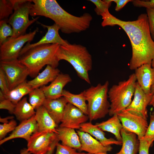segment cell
I'll list each match as a JSON object with an SVG mask.
<instances>
[{
    "label": "cell",
    "mask_w": 154,
    "mask_h": 154,
    "mask_svg": "<svg viewBox=\"0 0 154 154\" xmlns=\"http://www.w3.org/2000/svg\"><path fill=\"white\" fill-rule=\"evenodd\" d=\"M88 119V116L81 110L68 103L65 107L59 127L80 129L81 125Z\"/></svg>",
    "instance_id": "cell-13"
},
{
    "label": "cell",
    "mask_w": 154,
    "mask_h": 154,
    "mask_svg": "<svg viewBox=\"0 0 154 154\" xmlns=\"http://www.w3.org/2000/svg\"><path fill=\"white\" fill-rule=\"evenodd\" d=\"M33 89L26 80L5 95V98L16 105L25 95L29 94Z\"/></svg>",
    "instance_id": "cell-28"
},
{
    "label": "cell",
    "mask_w": 154,
    "mask_h": 154,
    "mask_svg": "<svg viewBox=\"0 0 154 154\" xmlns=\"http://www.w3.org/2000/svg\"><path fill=\"white\" fill-rule=\"evenodd\" d=\"M112 2H114L116 4L115 10L118 11L121 9L128 3L132 1L131 0H111Z\"/></svg>",
    "instance_id": "cell-41"
},
{
    "label": "cell",
    "mask_w": 154,
    "mask_h": 154,
    "mask_svg": "<svg viewBox=\"0 0 154 154\" xmlns=\"http://www.w3.org/2000/svg\"><path fill=\"white\" fill-rule=\"evenodd\" d=\"M144 138L153 143L154 141V111L150 114V122Z\"/></svg>",
    "instance_id": "cell-34"
},
{
    "label": "cell",
    "mask_w": 154,
    "mask_h": 154,
    "mask_svg": "<svg viewBox=\"0 0 154 154\" xmlns=\"http://www.w3.org/2000/svg\"><path fill=\"white\" fill-rule=\"evenodd\" d=\"M151 37L154 40V9L146 8Z\"/></svg>",
    "instance_id": "cell-38"
},
{
    "label": "cell",
    "mask_w": 154,
    "mask_h": 154,
    "mask_svg": "<svg viewBox=\"0 0 154 154\" xmlns=\"http://www.w3.org/2000/svg\"><path fill=\"white\" fill-rule=\"evenodd\" d=\"M60 72V70L57 68L47 65L44 69L33 79L27 81L28 84L33 90L41 88L53 81Z\"/></svg>",
    "instance_id": "cell-21"
},
{
    "label": "cell",
    "mask_w": 154,
    "mask_h": 154,
    "mask_svg": "<svg viewBox=\"0 0 154 154\" xmlns=\"http://www.w3.org/2000/svg\"><path fill=\"white\" fill-rule=\"evenodd\" d=\"M72 80L68 74L60 73L50 85L40 88L43 91L46 98L56 99L63 96L64 88Z\"/></svg>",
    "instance_id": "cell-17"
},
{
    "label": "cell",
    "mask_w": 154,
    "mask_h": 154,
    "mask_svg": "<svg viewBox=\"0 0 154 154\" xmlns=\"http://www.w3.org/2000/svg\"><path fill=\"white\" fill-rule=\"evenodd\" d=\"M153 93L152 92L146 94L136 82L133 100L126 109L134 114L147 119L148 117L147 107L151 102Z\"/></svg>",
    "instance_id": "cell-12"
},
{
    "label": "cell",
    "mask_w": 154,
    "mask_h": 154,
    "mask_svg": "<svg viewBox=\"0 0 154 154\" xmlns=\"http://www.w3.org/2000/svg\"><path fill=\"white\" fill-rule=\"evenodd\" d=\"M0 90L5 95L7 94L10 91L5 74L3 70L0 68Z\"/></svg>",
    "instance_id": "cell-37"
},
{
    "label": "cell",
    "mask_w": 154,
    "mask_h": 154,
    "mask_svg": "<svg viewBox=\"0 0 154 154\" xmlns=\"http://www.w3.org/2000/svg\"><path fill=\"white\" fill-rule=\"evenodd\" d=\"M77 132L81 143V151H86L91 154H97L110 151L112 149L111 145L105 146L99 141L89 134L78 130Z\"/></svg>",
    "instance_id": "cell-16"
},
{
    "label": "cell",
    "mask_w": 154,
    "mask_h": 154,
    "mask_svg": "<svg viewBox=\"0 0 154 154\" xmlns=\"http://www.w3.org/2000/svg\"><path fill=\"white\" fill-rule=\"evenodd\" d=\"M38 31L37 28L33 32L17 37L8 38L0 46V61L18 59L24 44L26 42L30 43Z\"/></svg>",
    "instance_id": "cell-8"
},
{
    "label": "cell",
    "mask_w": 154,
    "mask_h": 154,
    "mask_svg": "<svg viewBox=\"0 0 154 154\" xmlns=\"http://www.w3.org/2000/svg\"><path fill=\"white\" fill-rule=\"evenodd\" d=\"M60 45L49 44L39 45L32 48L22 55L18 59L28 68L29 76L35 78L46 65L57 68L59 61L56 53Z\"/></svg>",
    "instance_id": "cell-3"
},
{
    "label": "cell",
    "mask_w": 154,
    "mask_h": 154,
    "mask_svg": "<svg viewBox=\"0 0 154 154\" xmlns=\"http://www.w3.org/2000/svg\"><path fill=\"white\" fill-rule=\"evenodd\" d=\"M139 140V154H149V148L152 144L147 141L144 138Z\"/></svg>",
    "instance_id": "cell-39"
},
{
    "label": "cell",
    "mask_w": 154,
    "mask_h": 154,
    "mask_svg": "<svg viewBox=\"0 0 154 154\" xmlns=\"http://www.w3.org/2000/svg\"><path fill=\"white\" fill-rule=\"evenodd\" d=\"M97 154H108L107 153V152H103V153H100Z\"/></svg>",
    "instance_id": "cell-47"
},
{
    "label": "cell",
    "mask_w": 154,
    "mask_h": 154,
    "mask_svg": "<svg viewBox=\"0 0 154 154\" xmlns=\"http://www.w3.org/2000/svg\"><path fill=\"white\" fill-rule=\"evenodd\" d=\"M120 133L122 146L120 151L115 154H137L139 150V141L137 135L127 132L123 128Z\"/></svg>",
    "instance_id": "cell-23"
},
{
    "label": "cell",
    "mask_w": 154,
    "mask_h": 154,
    "mask_svg": "<svg viewBox=\"0 0 154 154\" xmlns=\"http://www.w3.org/2000/svg\"><path fill=\"white\" fill-rule=\"evenodd\" d=\"M117 114H115L107 120L100 123H97L96 125L103 131H106L114 135L116 140L122 141L121 131L123 127Z\"/></svg>",
    "instance_id": "cell-25"
},
{
    "label": "cell",
    "mask_w": 154,
    "mask_h": 154,
    "mask_svg": "<svg viewBox=\"0 0 154 154\" xmlns=\"http://www.w3.org/2000/svg\"><path fill=\"white\" fill-rule=\"evenodd\" d=\"M31 153L28 151L27 148H24L22 149L20 154H31Z\"/></svg>",
    "instance_id": "cell-45"
},
{
    "label": "cell",
    "mask_w": 154,
    "mask_h": 154,
    "mask_svg": "<svg viewBox=\"0 0 154 154\" xmlns=\"http://www.w3.org/2000/svg\"><path fill=\"white\" fill-rule=\"evenodd\" d=\"M62 96L68 101L81 110L85 114L88 115V109L85 96V90L78 94L71 93L68 90H64Z\"/></svg>",
    "instance_id": "cell-27"
},
{
    "label": "cell",
    "mask_w": 154,
    "mask_h": 154,
    "mask_svg": "<svg viewBox=\"0 0 154 154\" xmlns=\"http://www.w3.org/2000/svg\"><path fill=\"white\" fill-rule=\"evenodd\" d=\"M30 15L42 16L50 18L64 33H79L90 27L92 19L91 15L84 13L80 17L71 15L64 10L55 0H32Z\"/></svg>",
    "instance_id": "cell-2"
},
{
    "label": "cell",
    "mask_w": 154,
    "mask_h": 154,
    "mask_svg": "<svg viewBox=\"0 0 154 154\" xmlns=\"http://www.w3.org/2000/svg\"><path fill=\"white\" fill-rule=\"evenodd\" d=\"M58 138L63 145L80 150L81 143L79 136L75 129L64 127L56 129Z\"/></svg>",
    "instance_id": "cell-24"
},
{
    "label": "cell",
    "mask_w": 154,
    "mask_h": 154,
    "mask_svg": "<svg viewBox=\"0 0 154 154\" xmlns=\"http://www.w3.org/2000/svg\"><path fill=\"white\" fill-rule=\"evenodd\" d=\"M15 0H0V20L7 22L10 15L13 13Z\"/></svg>",
    "instance_id": "cell-30"
},
{
    "label": "cell",
    "mask_w": 154,
    "mask_h": 154,
    "mask_svg": "<svg viewBox=\"0 0 154 154\" xmlns=\"http://www.w3.org/2000/svg\"><path fill=\"white\" fill-rule=\"evenodd\" d=\"M28 94L29 103L36 110L43 105L46 98L40 88L33 89Z\"/></svg>",
    "instance_id": "cell-29"
},
{
    "label": "cell",
    "mask_w": 154,
    "mask_h": 154,
    "mask_svg": "<svg viewBox=\"0 0 154 154\" xmlns=\"http://www.w3.org/2000/svg\"><path fill=\"white\" fill-rule=\"evenodd\" d=\"M13 34V31L11 26L7 21H0V45L7 39L11 37Z\"/></svg>",
    "instance_id": "cell-31"
},
{
    "label": "cell",
    "mask_w": 154,
    "mask_h": 154,
    "mask_svg": "<svg viewBox=\"0 0 154 154\" xmlns=\"http://www.w3.org/2000/svg\"><path fill=\"white\" fill-rule=\"evenodd\" d=\"M117 114L125 130L136 134L139 140L144 137L148 125L147 119L133 114L126 109Z\"/></svg>",
    "instance_id": "cell-11"
},
{
    "label": "cell",
    "mask_w": 154,
    "mask_h": 154,
    "mask_svg": "<svg viewBox=\"0 0 154 154\" xmlns=\"http://www.w3.org/2000/svg\"><path fill=\"white\" fill-rule=\"evenodd\" d=\"M132 2L133 5L135 7L154 9V0L146 1L134 0H132Z\"/></svg>",
    "instance_id": "cell-40"
},
{
    "label": "cell",
    "mask_w": 154,
    "mask_h": 154,
    "mask_svg": "<svg viewBox=\"0 0 154 154\" xmlns=\"http://www.w3.org/2000/svg\"><path fill=\"white\" fill-rule=\"evenodd\" d=\"M137 79L134 73L128 79L119 82L109 89L108 95L110 102L108 114L112 116L126 109L130 104L134 93Z\"/></svg>",
    "instance_id": "cell-5"
},
{
    "label": "cell",
    "mask_w": 154,
    "mask_h": 154,
    "mask_svg": "<svg viewBox=\"0 0 154 154\" xmlns=\"http://www.w3.org/2000/svg\"><path fill=\"white\" fill-rule=\"evenodd\" d=\"M134 73L137 82L146 94L151 92V88L154 82V67L146 64L136 68Z\"/></svg>",
    "instance_id": "cell-18"
},
{
    "label": "cell",
    "mask_w": 154,
    "mask_h": 154,
    "mask_svg": "<svg viewBox=\"0 0 154 154\" xmlns=\"http://www.w3.org/2000/svg\"><path fill=\"white\" fill-rule=\"evenodd\" d=\"M58 60H64L73 66L81 79L88 84L91 82L88 72L92 68V56L86 48L80 44L60 45L56 53Z\"/></svg>",
    "instance_id": "cell-4"
},
{
    "label": "cell",
    "mask_w": 154,
    "mask_h": 154,
    "mask_svg": "<svg viewBox=\"0 0 154 154\" xmlns=\"http://www.w3.org/2000/svg\"><path fill=\"white\" fill-rule=\"evenodd\" d=\"M75 154H91L89 153H78L76 152Z\"/></svg>",
    "instance_id": "cell-46"
},
{
    "label": "cell",
    "mask_w": 154,
    "mask_h": 154,
    "mask_svg": "<svg viewBox=\"0 0 154 154\" xmlns=\"http://www.w3.org/2000/svg\"><path fill=\"white\" fill-rule=\"evenodd\" d=\"M14 117L13 116H8L4 118L0 117V121L3 123H7L9 122L8 121L10 119H12Z\"/></svg>",
    "instance_id": "cell-44"
},
{
    "label": "cell",
    "mask_w": 154,
    "mask_h": 154,
    "mask_svg": "<svg viewBox=\"0 0 154 154\" xmlns=\"http://www.w3.org/2000/svg\"><path fill=\"white\" fill-rule=\"evenodd\" d=\"M109 84L107 81L103 85L99 83L85 90L88 116L90 122L104 118L109 113L110 107L108 95Z\"/></svg>",
    "instance_id": "cell-6"
},
{
    "label": "cell",
    "mask_w": 154,
    "mask_h": 154,
    "mask_svg": "<svg viewBox=\"0 0 154 154\" xmlns=\"http://www.w3.org/2000/svg\"><path fill=\"white\" fill-rule=\"evenodd\" d=\"M103 27L118 25L126 33L130 41L132 56L129 66L135 70L144 64L154 67V40L150 32L147 14H140L133 21H122L112 15L108 11L101 15Z\"/></svg>",
    "instance_id": "cell-1"
},
{
    "label": "cell",
    "mask_w": 154,
    "mask_h": 154,
    "mask_svg": "<svg viewBox=\"0 0 154 154\" xmlns=\"http://www.w3.org/2000/svg\"><path fill=\"white\" fill-rule=\"evenodd\" d=\"M37 130V123L34 115L30 119L21 121L9 136L0 140V145L16 138H22L28 141L32 135Z\"/></svg>",
    "instance_id": "cell-15"
},
{
    "label": "cell",
    "mask_w": 154,
    "mask_h": 154,
    "mask_svg": "<svg viewBox=\"0 0 154 154\" xmlns=\"http://www.w3.org/2000/svg\"><path fill=\"white\" fill-rule=\"evenodd\" d=\"M57 134L52 131H37L33 133L27 141L28 151L33 154H46L51 148Z\"/></svg>",
    "instance_id": "cell-10"
},
{
    "label": "cell",
    "mask_w": 154,
    "mask_h": 154,
    "mask_svg": "<svg viewBox=\"0 0 154 154\" xmlns=\"http://www.w3.org/2000/svg\"><path fill=\"white\" fill-rule=\"evenodd\" d=\"M80 130L86 132L99 141L103 145L107 146L115 144L121 145L122 142L110 138H107L105 133L98 127L92 124L91 122H85L82 124Z\"/></svg>",
    "instance_id": "cell-20"
},
{
    "label": "cell",
    "mask_w": 154,
    "mask_h": 154,
    "mask_svg": "<svg viewBox=\"0 0 154 154\" xmlns=\"http://www.w3.org/2000/svg\"><path fill=\"white\" fill-rule=\"evenodd\" d=\"M17 126V123L14 119H12L7 123L0 125V140L5 138L8 133L13 131Z\"/></svg>",
    "instance_id": "cell-33"
},
{
    "label": "cell",
    "mask_w": 154,
    "mask_h": 154,
    "mask_svg": "<svg viewBox=\"0 0 154 154\" xmlns=\"http://www.w3.org/2000/svg\"><path fill=\"white\" fill-rule=\"evenodd\" d=\"M151 91L153 93V95L149 105L152 106L154 108V82L151 86Z\"/></svg>",
    "instance_id": "cell-43"
},
{
    "label": "cell",
    "mask_w": 154,
    "mask_h": 154,
    "mask_svg": "<svg viewBox=\"0 0 154 154\" xmlns=\"http://www.w3.org/2000/svg\"><path fill=\"white\" fill-rule=\"evenodd\" d=\"M35 118L37 123V131L48 130L57 133L58 125L43 106L36 110Z\"/></svg>",
    "instance_id": "cell-22"
},
{
    "label": "cell",
    "mask_w": 154,
    "mask_h": 154,
    "mask_svg": "<svg viewBox=\"0 0 154 154\" xmlns=\"http://www.w3.org/2000/svg\"><path fill=\"white\" fill-rule=\"evenodd\" d=\"M59 141L58 138L55 140L53 143L51 149L46 154H53L56 147V145Z\"/></svg>",
    "instance_id": "cell-42"
},
{
    "label": "cell",
    "mask_w": 154,
    "mask_h": 154,
    "mask_svg": "<svg viewBox=\"0 0 154 154\" xmlns=\"http://www.w3.org/2000/svg\"><path fill=\"white\" fill-rule=\"evenodd\" d=\"M0 68L5 74L10 91L26 80L29 75L27 68L18 59L0 61Z\"/></svg>",
    "instance_id": "cell-9"
},
{
    "label": "cell",
    "mask_w": 154,
    "mask_h": 154,
    "mask_svg": "<svg viewBox=\"0 0 154 154\" xmlns=\"http://www.w3.org/2000/svg\"><path fill=\"white\" fill-rule=\"evenodd\" d=\"M56 151L55 154H75L76 149L58 143L56 145Z\"/></svg>",
    "instance_id": "cell-35"
},
{
    "label": "cell",
    "mask_w": 154,
    "mask_h": 154,
    "mask_svg": "<svg viewBox=\"0 0 154 154\" xmlns=\"http://www.w3.org/2000/svg\"><path fill=\"white\" fill-rule=\"evenodd\" d=\"M35 113L34 109L28 102L27 98L24 97L16 104L13 114L17 119L21 122L30 119Z\"/></svg>",
    "instance_id": "cell-26"
},
{
    "label": "cell",
    "mask_w": 154,
    "mask_h": 154,
    "mask_svg": "<svg viewBox=\"0 0 154 154\" xmlns=\"http://www.w3.org/2000/svg\"><path fill=\"white\" fill-rule=\"evenodd\" d=\"M31 3V0H15L13 12L7 22L13 31V35L10 37L15 38L25 34L28 28L39 18L38 16L29 19Z\"/></svg>",
    "instance_id": "cell-7"
},
{
    "label": "cell",
    "mask_w": 154,
    "mask_h": 154,
    "mask_svg": "<svg viewBox=\"0 0 154 154\" xmlns=\"http://www.w3.org/2000/svg\"><path fill=\"white\" fill-rule=\"evenodd\" d=\"M43 27L47 29V32L39 41L33 44L28 42L22 48L20 54L21 56L29 49L39 45L49 44H58L60 45H66L69 43L66 40L63 39L59 34V27L55 23L52 25H44L39 23Z\"/></svg>",
    "instance_id": "cell-14"
},
{
    "label": "cell",
    "mask_w": 154,
    "mask_h": 154,
    "mask_svg": "<svg viewBox=\"0 0 154 154\" xmlns=\"http://www.w3.org/2000/svg\"><path fill=\"white\" fill-rule=\"evenodd\" d=\"M96 6L94 10L97 14L101 15L109 11L112 1L111 0H89Z\"/></svg>",
    "instance_id": "cell-32"
},
{
    "label": "cell",
    "mask_w": 154,
    "mask_h": 154,
    "mask_svg": "<svg viewBox=\"0 0 154 154\" xmlns=\"http://www.w3.org/2000/svg\"><path fill=\"white\" fill-rule=\"evenodd\" d=\"M15 106L16 105L6 98L0 100V109L7 110L11 114H13Z\"/></svg>",
    "instance_id": "cell-36"
},
{
    "label": "cell",
    "mask_w": 154,
    "mask_h": 154,
    "mask_svg": "<svg viewBox=\"0 0 154 154\" xmlns=\"http://www.w3.org/2000/svg\"><path fill=\"white\" fill-rule=\"evenodd\" d=\"M68 103L65 98L62 96L56 99L46 98L43 106L58 125L61 122L65 107Z\"/></svg>",
    "instance_id": "cell-19"
}]
</instances>
